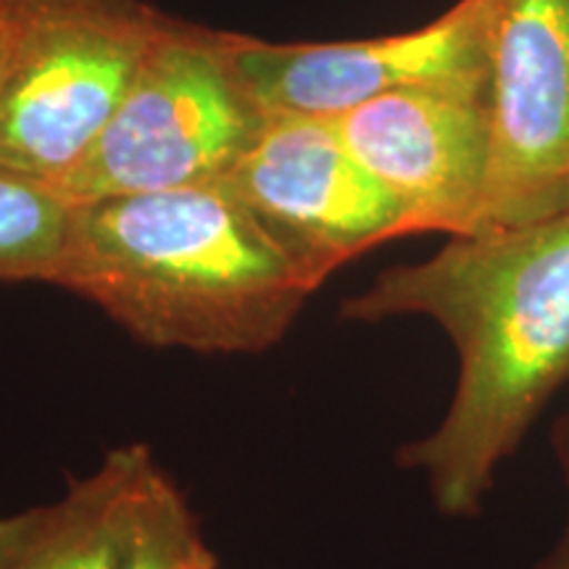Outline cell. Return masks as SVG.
<instances>
[{
    "label": "cell",
    "instance_id": "cell-6",
    "mask_svg": "<svg viewBox=\"0 0 569 569\" xmlns=\"http://www.w3.org/2000/svg\"><path fill=\"white\" fill-rule=\"evenodd\" d=\"M230 69L264 113L338 117L398 90L486 96L488 0H459L419 30L372 40L269 42L222 32Z\"/></svg>",
    "mask_w": 569,
    "mask_h": 569
},
{
    "label": "cell",
    "instance_id": "cell-9",
    "mask_svg": "<svg viewBox=\"0 0 569 569\" xmlns=\"http://www.w3.org/2000/svg\"><path fill=\"white\" fill-rule=\"evenodd\" d=\"M146 446L113 448L59 501L0 515V569H119L124 517Z\"/></svg>",
    "mask_w": 569,
    "mask_h": 569
},
{
    "label": "cell",
    "instance_id": "cell-13",
    "mask_svg": "<svg viewBox=\"0 0 569 569\" xmlns=\"http://www.w3.org/2000/svg\"><path fill=\"white\" fill-rule=\"evenodd\" d=\"M538 569H569V519L565 530H561L559 540L553 543V549L546 553V559L540 561Z\"/></svg>",
    "mask_w": 569,
    "mask_h": 569
},
{
    "label": "cell",
    "instance_id": "cell-10",
    "mask_svg": "<svg viewBox=\"0 0 569 569\" xmlns=\"http://www.w3.org/2000/svg\"><path fill=\"white\" fill-rule=\"evenodd\" d=\"M119 569H217L193 509L153 457L130 496Z\"/></svg>",
    "mask_w": 569,
    "mask_h": 569
},
{
    "label": "cell",
    "instance_id": "cell-5",
    "mask_svg": "<svg viewBox=\"0 0 569 569\" xmlns=\"http://www.w3.org/2000/svg\"><path fill=\"white\" fill-rule=\"evenodd\" d=\"M222 182L315 290L348 261L409 234L401 206L353 159L330 117L267 113Z\"/></svg>",
    "mask_w": 569,
    "mask_h": 569
},
{
    "label": "cell",
    "instance_id": "cell-3",
    "mask_svg": "<svg viewBox=\"0 0 569 569\" xmlns=\"http://www.w3.org/2000/svg\"><path fill=\"white\" fill-rule=\"evenodd\" d=\"M0 169L56 188L130 92L169 19L146 0H3Z\"/></svg>",
    "mask_w": 569,
    "mask_h": 569
},
{
    "label": "cell",
    "instance_id": "cell-8",
    "mask_svg": "<svg viewBox=\"0 0 569 569\" xmlns=\"http://www.w3.org/2000/svg\"><path fill=\"white\" fill-rule=\"evenodd\" d=\"M330 119L353 159L401 206L409 234L478 230L490 167L486 96L398 90Z\"/></svg>",
    "mask_w": 569,
    "mask_h": 569
},
{
    "label": "cell",
    "instance_id": "cell-7",
    "mask_svg": "<svg viewBox=\"0 0 569 569\" xmlns=\"http://www.w3.org/2000/svg\"><path fill=\"white\" fill-rule=\"evenodd\" d=\"M488 63L490 167L478 230L567 213L569 0H488Z\"/></svg>",
    "mask_w": 569,
    "mask_h": 569
},
{
    "label": "cell",
    "instance_id": "cell-12",
    "mask_svg": "<svg viewBox=\"0 0 569 569\" xmlns=\"http://www.w3.org/2000/svg\"><path fill=\"white\" fill-rule=\"evenodd\" d=\"M553 451H557L561 478H565V486L569 490V407L559 417L557 427H553Z\"/></svg>",
    "mask_w": 569,
    "mask_h": 569
},
{
    "label": "cell",
    "instance_id": "cell-2",
    "mask_svg": "<svg viewBox=\"0 0 569 569\" xmlns=\"http://www.w3.org/2000/svg\"><path fill=\"white\" fill-rule=\"evenodd\" d=\"M51 284L140 343L219 356L277 346L315 296L224 182L74 206Z\"/></svg>",
    "mask_w": 569,
    "mask_h": 569
},
{
    "label": "cell",
    "instance_id": "cell-11",
    "mask_svg": "<svg viewBox=\"0 0 569 569\" xmlns=\"http://www.w3.org/2000/svg\"><path fill=\"white\" fill-rule=\"evenodd\" d=\"M71 209L48 184L0 169V282H53Z\"/></svg>",
    "mask_w": 569,
    "mask_h": 569
},
{
    "label": "cell",
    "instance_id": "cell-1",
    "mask_svg": "<svg viewBox=\"0 0 569 569\" xmlns=\"http://www.w3.org/2000/svg\"><path fill=\"white\" fill-rule=\"evenodd\" d=\"M340 317H427L459 361L443 419L398 453L440 515H480L498 467L569 386V211L453 234L436 256L377 274Z\"/></svg>",
    "mask_w": 569,
    "mask_h": 569
},
{
    "label": "cell",
    "instance_id": "cell-4",
    "mask_svg": "<svg viewBox=\"0 0 569 569\" xmlns=\"http://www.w3.org/2000/svg\"><path fill=\"white\" fill-rule=\"evenodd\" d=\"M264 119L224 59L222 32L169 19L111 122L53 190L80 206L222 182Z\"/></svg>",
    "mask_w": 569,
    "mask_h": 569
},
{
    "label": "cell",
    "instance_id": "cell-14",
    "mask_svg": "<svg viewBox=\"0 0 569 569\" xmlns=\"http://www.w3.org/2000/svg\"><path fill=\"white\" fill-rule=\"evenodd\" d=\"M3 56H6V11L0 0V74H3Z\"/></svg>",
    "mask_w": 569,
    "mask_h": 569
}]
</instances>
